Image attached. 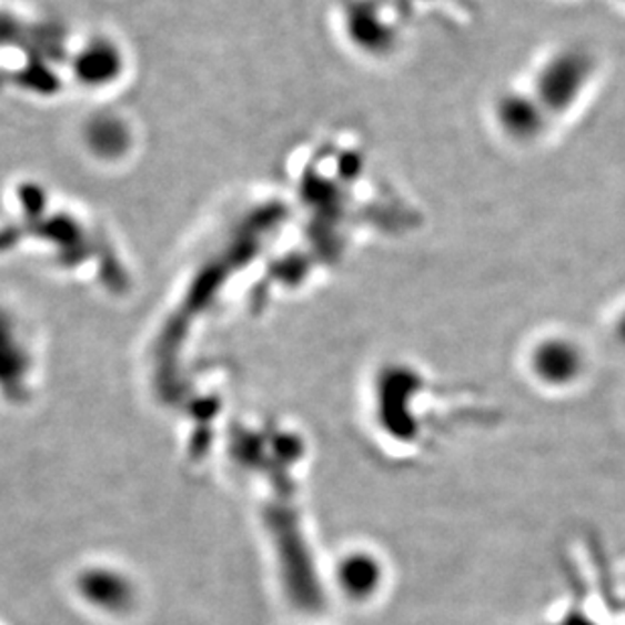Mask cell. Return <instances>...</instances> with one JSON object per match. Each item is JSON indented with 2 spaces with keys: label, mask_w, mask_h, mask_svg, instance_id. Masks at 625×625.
<instances>
[{
  "label": "cell",
  "mask_w": 625,
  "mask_h": 625,
  "mask_svg": "<svg viewBox=\"0 0 625 625\" xmlns=\"http://www.w3.org/2000/svg\"><path fill=\"white\" fill-rule=\"evenodd\" d=\"M85 605L108 617H127L137 607V591L129 578L110 568H90L78 578Z\"/></svg>",
  "instance_id": "1"
}]
</instances>
